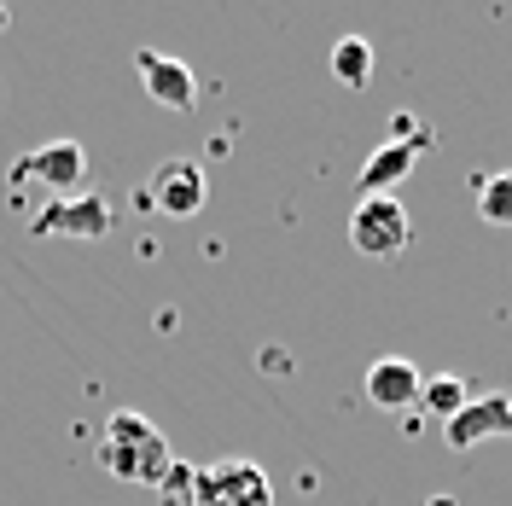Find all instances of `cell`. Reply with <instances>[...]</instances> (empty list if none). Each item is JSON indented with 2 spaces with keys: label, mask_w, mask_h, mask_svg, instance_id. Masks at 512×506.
Returning a JSON list of instances; mask_svg holds the SVG:
<instances>
[{
  "label": "cell",
  "mask_w": 512,
  "mask_h": 506,
  "mask_svg": "<svg viewBox=\"0 0 512 506\" xmlns=\"http://www.w3.org/2000/svg\"><path fill=\"white\" fill-rule=\"evenodd\" d=\"M332 76H338L344 88H367V82H373V41H367V35H344V41L332 47Z\"/></svg>",
  "instance_id": "11"
},
{
  "label": "cell",
  "mask_w": 512,
  "mask_h": 506,
  "mask_svg": "<svg viewBox=\"0 0 512 506\" xmlns=\"http://www.w3.org/2000/svg\"><path fill=\"white\" fill-rule=\"evenodd\" d=\"M419 367L414 361H402V355H384V361H373L367 367V402L384 413H402V408H414L419 402Z\"/></svg>",
  "instance_id": "9"
},
{
  "label": "cell",
  "mask_w": 512,
  "mask_h": 506,
  "mask_svg": "<svg viewBox=\"0 0 512 506\" xmlns=\"http://www.w3.org/2000/svg\"><path fill=\"white\" fill-rule=\"evenodd\" d=\"M419 408L448 425L454 413L466 408V384H460V373H443V379H425V384H419Z\"/></svg>",
  "instance_id": "12"
},
{
  "label": "cell",
  "mask_w": 512,
  "mask_h": 506,
  "mask_svg": "<svg viewBox=\"0 0 512 506\" xmlns=\"http://www.w3.org/2000/svg\"><path fill=\"white\" fill-rule=\"evenodd\" d=\"M12 181L18 187L35 181V187H47L53 198H70V192L88 181V152H82V140H47V146H35V152H24V158L12 163Z\"/></svg>",
  "instance_id": "3"
},
{
  "label": "cell",
  "mask_w": 512,
  "mask_h": 506,
  "mask_svg": "<svg viewBox=\"0 0 512 506\" xmlns=\"http://www.w3.org/2000/svg\"><path fill=\"white\" fill-rule=\"evenodd\" d=\"M350 239L361 256H396L408 245V210H402V198L396 192H384V198H361L350 216Z\"/></svg>",
  "instance_id": "5"
},
{
  "label": "cell",
  "mask_w": 512,
  "mask_h": 506,
  "mask_svg": "<svg viewBox=\"0 0 512 506\" xmlns=\"http://www.w3.org/2000/svg\"><path fill=\"white\" fill-rule=\"evenodd\" d=\"M419 152L414 146H402V140H384L373 158L361 163V198H384L390 187H402L408 175H414Z\"/></svg>",
  "instance_id": "10"
},
{
  "label": "cell",
  "mask_w": 512,
  "mask_h": 506,
  "mask_svg": "<svg viewBox=\"0 0 512 506\" xmlns=\"http://www.w3.org/2000/svg\"><path fill=\"white\" fill-rule=\"evenodd\" d=\"M483 437H512V402L507 396H466V408L443 425L448 448H478Z\"/></svg>",
  "instance_id": "8"
},
{
  "label": "cell",
  "mask_w": 512,
  "mask_h": 506,
  "mask_svg": "<svg viewBox=\"0 0 512 506\" xmlns=\"http://www.w3.org/2000/svg\"><path fill=\"white\" fill-rule=\"evenodd\" d=\"M187 506H274V483L256 460H216L192 472Z\"/></svg>",
  "instance_id": "2"
},
{
  "label": "cell",
  "mask_w": 512,
  "mask_h": 506,
  "mask_svg": "<svg viewBox=\"0 0 512 506\" xmlns=\"http://www.w3.org/2000/svg\"><path fill=\"white\" fill-rule=\"evenodd\" d=\"M152 204H158L163 216H198L204 210V198H210V181H204V169L192 158H169V163H158L152 169V192H146Z\"/></svg>",
  "instance_id": "6"
},
{
  "label": "cell",
  "mask_w": 512,
  "mask_h": 506,
  "mask_svg": "<svg viewBox=\"0 0 512 506\" xmlns=\"http://www.w3.org/2000/svg\"><path fill=\"white\" fill-rule=\"evenodd\" d=\"M30 233L35 239H105V233H111V204H105L99 192L53 198L47 210H35Z\"/></svg>",
  "instance_id": "4"
},
{
  "label": "cell",
  "mask_w": 512,
  "mask_h": 506,
  "mask_svg": "<svg viewBox=\"0 0 512 506\" xmlns=\"http://www.w3.org/2000/svg\"><path fill=\"white\" fill-rule=\"evenodd\" d=\"M478 216L489 227H512V169L483 175V181H478Z\"/></svg>",
  "instance_id": "13"
},
{
  "label": "cell",
  "mask_w": 512,
  "mask_h": 506,
  "mask_svg": "<svg viewBox=\"0 0 512 506\" xmlns=\"http://www.w3.org/2000/svg\"><path fill=\"white\" fill-rule=\"evenodd\" d=\"M134 70H140L146 94L158 99L163 111H192V105H198V76H192L181 59H169L158 47H140V53H134Z\"/></svg>",
  "instance_id": "7"
},
{
  "label": "cell",
  "mask_w": 512,
  "mask_h": 506,
  "mask_svg": "<svg viewBox=\"0 0 512 506\" xmlns=\"http://www.w3.org/2000/svg\"><path fill=\"white\" fill-rule=\"evenodd\" d=\"M99 466H105L111 477H123V483H163L169 466H175V454H169V437H163L146 413L123 408V413L105 419Z\"/></svg>",
  "instance_id": "1"
}]
</instances>
